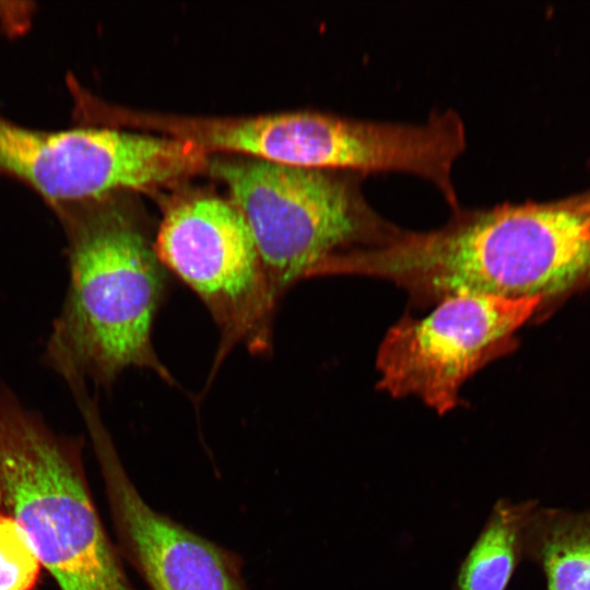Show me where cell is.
Segmentation results:
<instances>
[{
	"mask_svg": "<svg viewBox=\"0 0 590 590\" xmlns=\"http://www.w3.org/2000/svg\"><path fill=\"white\" fill-rule=\"evenodd\" d=\"M211 166L249 226L276 305L302 280L320 276L333 257L381 245L401 229L364 197L365 175L258 158Z\"/></svg>",
	"mask_w": 590,
	"mask_h": 590,
	"instance_id": "cell-4",
	"label": "cell"
},
{
	"mask_svg": "<svg viewBox=\"0 0 590 590\" xmlns=\"http://www.w3.org/2000/svg\"><path fill=\"white\" fill-rule=\"evenodd\" d=\"M538 500L499 498L462 560L453 590H507L523 560L522 533Z\"/></svg>",
	"mask_w": 590,
	"mask_h": 590,
	"instance_id": "cell-10",
	"label": "cell"
},
{
	"mask_svg": "<svg viewBox=\"0 0 590 590\" xmlns=\"http://www.w3.org/2000/svg\"><path fill=\"white\" fill-rule=\"evenodd\" d=\"M167 272L201 299L219 332L214 377L237 345L252 353L271 347L276 303L245 219L232 201L197 197L170 206L154 241Z\"/></svg>",
	"mask_w": 590,
	"mask_h": 590,
	"instance_id": "cell-5",
	"label": "cell"
},
{
	"mask_svg": "<svg viewBox=\"0 0 590 590\" xmlns=\"http://www.w3.org/2000/svg\"><path fill=\"white\" fill-rule=\"evenodd\" d=\"M42 568L23 528L0 511V590H35Z\"/></svg>",
	"mask_w": 590,
	"mask_h": 590,
	"instance_id": "cell-11",
	"label": "cell"
},
{
	"mask_svg": "<svg viewBox=\"0 0 590 590\" xmlns=\"http://www.w3.org/2000/svg\"><path fill=\"white\" fill-rule=\"evenodd\" d=\"M82 438L51 429L0 385V511L25 531L58 590H138L94 502Z\"/></svg>",
	"mask_w": 590,
	"mask_h": 590,
	"instance_id": "cell-3",
	"label": "cell"
},
{
	"mask_svg": "<svg viewBox=\"0 0 590 590\" xmlns=\"http://www.w3.org/2000/svg\"><path fill=\"white\" fill-rule=\"evenodd\" d=\"M523 560L544 574L546 590H590V508L539 504L522 533Z\"/></svg>",
	"mask_w": 590,
	"mask_h": 590,
	"instance_id": "cell-9",
	"label": "cell"
},
{
	"mask_svg": "<svg viewBox=\"0 0 590 590\" xmlns=\"http://www.w3.org/2000/svg\"><path fill=\"white\" fill-rule=\"evenodd\" d=\"M541 302L463 294L437 303L424 317L401 318L377 353L378 388L415 397L438 414L451 411L464 382L512 349L514 334Z\"/></svg>",
	"mask_w": 590,
	"mask_h": 590,
	"instance_id": "cell-7",
	"label": "cell"
},
{
	"mask_svg": "<svg viewBox=\"0 0 590 590\" xmlns=\"http://www.w3.org/2000/svg\"><path fill=\"white\" fill-rule=\"evenodd\" d=\"M452 212L436 229L401 228L381 245L346 252L338 273L391 281L414 304L427 306L463 294L543 299L590 271L585 203Z\"/></svg>",
	"mask_w": 590,
	"mask_h": 590,
	"instance_id": "cell-1",
	"label": "cell"
},
{
	"mask_svg": "<svg viewBox=\"0 0 590 590\" xmlns=\"http://www.w3.org/2000/svg\"><path fill=\"white\" fill-rule=\"evenodd\" d=\"M586 209H587L589 221H590V202H586Z\"/></svg>",
	"mask_w": 590,
	"mask_h": 590,
	"instance_id": "cell-12",
	"label": "cell"
},
{
	"mask_svg": "<svg viewBox=\"0 0 590 590\" xmlns=\"http://www.w3.org/2000/svg\"><path fill=\"white\" fill-rule=\"evenodd\" d=\"M206 163L204 148L179 137L98 127L34 129L0 113V175L27 185L48 205L165 184Z\"/></svg>",
	"mask_w": 590,
	"mask_h": 590,
	"instance_id": "cell-6",
	"label": "cell"
},
{
	"mask_svg": "<svg viewBox=\"0 0 590 590\" xmlns=\"http://www.w3.org/2000/svg\"><path fill=\"white\" fill-rule=\"evenodd\" d=\"M91 441L115 543L149 590H250L239 554L153 508L126 471L108 433Z\"/></svg>",
	"mask_w": 590,
	"mask_h": 590,
	"instance_id": "cell-8",
	"label": "cell"
},
{
	"mask_svg": "<svg viewBox=\"0 0 590 590\" xmlns=\"http://www.w3.org/2000/svg\"><path fill=\"white\" fill-rule=\"evenodd\" d=\"M105 197L49 205L67 239L69 286L45 362L69 386L108 387L128 368L174 384L152 342L168 272L154 243Z\"/></svg>",
	"mask_w": 590,
	"mask_h": 590,
	"instance_id": "cell-2",
	"label": "cell"
}]
</instances>
